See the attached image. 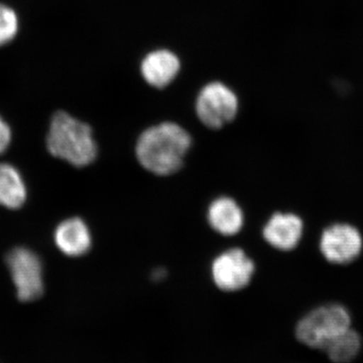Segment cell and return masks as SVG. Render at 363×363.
Wrapping results in <instances>:
<instances>
[{"label":"cell","mask_w":363,"mask_h":363,"mask_svg":"<svg viewBox=\"0 0 363 363\" xmlns=\"http://www.w3.org/2000/svg\"><path fill=\"white\" fill-rule=\"evenodd\" d=\"M192 145L188 131L179 124L164 123L143 131L135 155L143 169L157 176L175 174L183 167Z\"/></svg>","instance_id":"6da1fadb"},{"label":"cell","mask_w":363,"mask_h":363,"mask_svg":"<svg viewBox=\"0 0 363 363\" xmlns=\"http://www.w3.org/2000/svg\"><path fill=\"white\" fill-rule=\"evenodd\" d=\"M47 147L52 156L77 168L89 166L98 154L92 128L64 111L57 112L52 116Z\"/></svg>","instance_id":"7a4b0ae2"},{"label":"cell","mask_w":363,"mask_h":363,"mask_svg":"<svg viewBox=\"0 0 363 363\" xmlns=\"http://www.w3.org/2000/svg\"><path fill=\"white\" fill-rule=\"evenodd\" d=\"M350 328V315L343 306L324 305L298 321L296 336L308 347L323 350L334 338Z\"/></svg>","instance_id":"3957f363"},{"label":"cell","mask_w":363,"mask_h":363,"mask_svg":"<svg viewBox=\"0 0 363 363\" xmlns=\"http://www.w3.org/2000/svg\"><path fill=\"white\" fill-rule=\"evenodd\" d=\"M6 264L11 272L18 300L33 302L44 293L43 264L39 255L26 247H16L6 255Z\"/></svg>","instance_id":"277c9868"},{"label":"cell","mask_w":363,"mask_h":363,"mask_svg":"<svg viewBox=\"0 0 363 363\" xmlns=\"http://www.w3.org/2000/svg\"><path fill=\"white\" fill-rule=\"evenodd\" d=\"M238 111V97L228 87L219 82L205 86L196 101V112L200 121L213 130H219L233 121Z\"/></svg>","instance_id":"5b68a950"},{"label":"cell","mask_w":363,"mask_h":363,"mask_svg":"<svg viewBox=\"0 0 363 363\" xmlns=\"http://www.w3.org/2000/svg\"><path fill=\"white\" fill-rule=\"evenodd\" d=\"M255 266L240 248H231L219 255L211 267L212 279L217 288L236 292L250 285Z\"/></svg>","instance_id":"8992f818"},{"label":"cell","mask_w":363,"mask_h":363,"mask_svg":"<svg viewBox=\"0 0 363 363\" xmlns=\"http://www.w3.org/2000/svg\"><path fill=\"white\" fill-rule=\"evenodd\" d=\"M363 240L357 227L337 223L327 227L320 240V250L332 264H345L362 252Z\"/></svg>","instance_id":"52a82bcc"},{"label":"cell","mask_w":363,"mask_h":363,"mask_svg":"<svg viewBox=\"0 0 363 363\" xmlns=\"http://www.w3.org/2000/svg\"><path fill=\"white\" fill-rule=\"evenodd\" d=\"M304 223L298 215L276 213L272 215L262 230L264 240L279 250H292L302 238Z\"/></svg>","instance_id":"ba28073f"},{"label":"cell","mask_w":363,"mask_h":363,"mask_svg":"<svg viewBox=\"0 0 363 363\" xmlns=\"http://www.w3.org/2000/svg\"><path fill=\"white\" fill-rule=\"evenodd\" d=\"M54 238L57 247L71 257H82L89 252L92 245L89 227L78 217L60 223L55 231Z\"/></svg>","instance_id":"9c48e42d"},{"label":"cell","mask_w":363,"mask_h":363,"mask_svg":"<svg viewBox=\"0 0 363 363\" xmlns=\"http://www.w3.org/2000/svg\"><path fill=\"white\" fill-rule=\"evenodd\" d=\"M207 219L217 233L224 236L240 233L245 223L242 209L229 197L217 198L208 208Z\"/></svg>","instance_id":"30bf717a"},{"label":"cell","mask_w":363,"mask_h":363,"mask_svg":"<svg viewBox=\"0 0 363 363\" xmlns=\"http://www.w3.org/2000/svg\"><path fill=\"white\" fill-rule=\"evenodd\" d=\"M180 70V61L167 50L150 52L142 63V74L150 85L157 88L168 86Z\"/></svg>","instance_id":"8fae6325"},{"label":"cell","mask_w":363,"mask_h":363,"mask_svg":"<svg viewBox=\"0 0 363 363\" xmlns=\"http://www.w3.org/2000/svg\"><path fill=\"white\" fill-rule=\"evenodd\" d=\"M26 187L20 171L13 164H0V205L18 209L25 204Z\"/></svg>","instance_id":"7c38bea8"},{"label":"cell","mask_w":363,"mask_h":363,"mask_svg":"<svg viewBox=\"0 0 363 363\" xmlns=\"http://www.w3.org/2000/svg\"><path fill=\"white\" fill-rule=\"evenodd\" d=\"M360 348H362V338L357 331L350 328L334 338L323 350L331 362L348 363L357 357Z\"/></svg>","instance_id":"4fadbf2b"},{"label":"cell","mask_w":363,"mask_h":363,"mask_svg":"<svg viewBox=\"0 0 363 363\" xmlns=\"http://www.w3.org/2000/svg\"><path fill=\"white\" fill-rule=\"evenodd\" d=\"M18 30V16L11 7L0 4V45L14 39Z\"/></svg>","instance_id":"5bb4252c"},{"label":"cell","mask_w":363,"mask_h":363,"mask_svg":"<svg viewBox=\"0 0 363 363\" xmlns=\"http://www.w3.org/2000/svg\"><path fill=\"white\" fill-rule=\"evenodd\" d=\"M11 140V130L9 124L0 117V155L4 154L9 147Z\"/></svg>","instance_id":"9a60e30c"}]
</instances>
